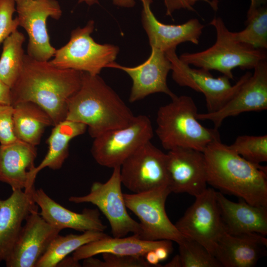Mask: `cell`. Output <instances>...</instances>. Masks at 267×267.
I'll use <instances>...</instances> for the list:
<instances>
[{"instance_id":"cell-24","label":"cell","mask_w":267,"mask_h":267,"mask_svg":"<svg viewBox=\"0 0 267 267\" xmlns=\"http://www.w3.org/2000/svg\"><path fill=\"white\" fill-rule=\"evenodd\" d=\"M169 241L145 240L135 235L122 237L108 236L83 245L73 253L72 257L75 260L80 261L105 253L144 257L149 251L166 244Z\"/></svg>"},{"instance_id":"cell-26","label":"cell","mask_w":267,"mask_h":267,"mask_svg":"<svg viewBox=\"0 0 267 267\" xmlns=\"http://www.w3.org/2000/svg\"><path fill=\"white\" fill-rule=\"evenodd\" d=\"M53 127L46 141L48 145L47 152L32 172V178L34 181L39 172L45 168L53 170L60 169L68 156L70 141L83 134L87 129L83 124L66 120Z\"/></svg>"},{"instance_id":"cell-5","label":"cell","mask_w":267,"mask_h":267,"mask_svg":"<svg viewBox=\"0 0 267 267\" xmlns=\"http://www.w3.org/2000/svg\"><path fill=\"white\" fill-rule=\"evenodd\" d=\"M209 24L216 31L215 44L201 51L181 54L179 58L183 62L208 71H219L233 80L234 68L254 69L260 62L267 60L266 50L255 49L234 40L221 18L214 17Z\"/></svg>"},{"instance_id":"cell-27","label":"cell","mask_w":267,"mask_h":267,"mask_svg":"<svg viewBox=\"0 0 267 267\" xmlns=\"http://www.w3.org/2000/svg\"><path fill=\"white\" fill-rule=\"evenodd\" d=\"M108 236L102 231L89 230L81 234H58L52 240L35 267H55L69 254L83 245Z\"/></svg>"},{"instance_id":"cell-21","label":"cell","mask_w":267,"mask_h":267,"mask_svg":"<svg viewBox=\"0 0 267 267\" xmlns=\"http://www.w3.org/2000/svg\"><path fill=\"white\" fill-rule=\"evenodd\" d=\"M33 199L41 209L39 214L51 225L61 231L70 228L82 232H103L107 228L97 209L85 208L81 213L73 212L53 200L42 188L35 189Z\"/></svg>"},{"instance_id":"cell-3","label":"cell","mask_w":267,"mask_h":267,"mask_svg":"<svg viewBox=\"0 0 267 267\" xmlns=\"http://www.w3.org/2000/svg\"><path fill=\"white\" fill-rule=\"evenodd\" d=\"M134 117L99 75L82 72L80 87L68 101L65 120L85 125L89 135L95 138L128 125Z\"/></svg>"},{"instance_id":"cell-17","label":"cell","mask_w":267,"mask_h":267,"mask_svg":"<svg viewBox=\"0 0 267 267\" xmlns=\"http://www.w3.org/2000/svg\"><path fill=\"white\" fill-rule=\"evenodd\" d=\"M151 48L150 56L139 65L128 67L114 62L109 67L122 70L131 78L132 86L129 98L131 103L156 93H163L171 98L176 95L167 85L171 63L166 52L154 47Z\"/></svg>"},{"instance_id":"cell-4","label":"cell","mask_w":267,"mask_h":267,"mask_svg":"<svg viewBox=\"0 0 267 267\" xmlns=\"http://www.w3.org/2000/svg\"><path fill=\"white\" fill-rule=\"evenodd\" d=\"M157 112L155 133L164 149L190 148L203 152L213 141L220 139L218 129L201 125L197 108L189 96L176 95Z\"/></svg>"},{"instance_id":"cell-32","label":"cell","mask_w":267,"mask_h":267,"mask_svg":"<svg viewBox=\"0 0 267 267\" xmlns=\"http://www.w3.org/2000/svg\"><path fill=\"white\" fill-rule=\"evenodd\" d=\"M103 261L89 257L84 259L86 267H151L143 256L102 254Z\"/></svg>"},{"instance_id":"cell-15","label":"cell","mask_w":267,"mask_h":267,"mask_svg":"<svg viewBox=\"0 0 267 267\" xmlns=\"http://www.w3.org/2000/svg\"><path fill=\"white\" fill-rule=\"evenodd\" d=\"M166 154L169 187L171 192L186 193L195 197L207 188L203 152L178 148L169 150Z\"/></svg>"},{"instance_id":"cell-2","label":"cell","mask_w":267,"mask_h":267,"mask_svg":"<svg viewBox=\"0 0 267 267\" xmlns=\"http://www.w3.org/2000/svg\"><path fill=\"white\" fill-rule=\"evenodd\" d=\"M208 184L255 206L267 207V169L252 163L222 142L210 143L203 151Z\"/></svg>"},{"instance_id":"cell-23","label":"cell","mask_w":267,"mask_h":267,"mask_svg":"<svg viewBox=\"0 0 267 267\" xmlns=\"http://www.w3.org/2000/svg\"><path fill=\"white\" fill-rule=\"evenodd\" d=\"M216 198L226 232L232 235H267V207L253 205L244 200L234 202L219 191H216Z\"/></svg>"},{"instance_id":"cell-35","label":"cell","mask_w":267,"mask_h":267,"mask_svg":"<svg viewBox=\"0 0 267 267\" xmlns=\"http://www.w3.org/2000/svg\"><path fill=\"white\" fill-rule=\"evenodd\" d=\"M166 8V15L171 16L176 10L181 9L195 11L193 7L187 4L185 0H163Z\"/></svg>"},{"instance_id":"cell-8","label":"cell","mask_w":267,"mask_h":267,"mask_svg":"<svg viewBox=\"0 0 267 267\" xmlns=\"http://www.w3.org/2000/svg\"><path fill=\"white\" fill-rule=\"evenodd\" d=\"M169 186L145 192L124 193L126 207L138 218L141 232L137 237L145 240H169L178 242L183 236L169 219L165 210Z\"/></svg>"},{"instance_id":"cell-10","label":"cell","mask_w":267,"mask_h":267,"mask_svg":"<svg viewBox=\"0 0 267 267\" xmlns=\"http://www.w3.org/2000/svg\"><path fill=\"white\" fill-rule=\"evenodd\" d=\"M121 185L120 167H115L106 182L95 181L88 194L70 196L68 200L74 203H90L95 205L108 221L113 237H124L129 233L138 236L141 232L140 224L127 212Z\"/></svg>"},{"instance_id":"cell-40","label":"cell","mask_w":267,"mask_h":267,"mask_svg":"<svg viewBox=\"0 0 267 267\" xmlns=\"http://www.w3.org/2000/svg\"><path fill=\"white\" fill-rule=\"evenodd\" d=\"M186 2L190 6L193 7V6L195 4V3L199 0L204 1L208 3L211 7L215 11H217L218 9V0H185Z\"/></svg>"},{"instance_id":"cell-11","label":"cell","mask_w":267,"mask_h":267,"mask_svg":"<svg viewBox=\"0 0 267 267\" xmlns=\"http://www.w3.org/2000/svg\"><path fill=\"white\" fill-rule=\"evenodd\" d=\"M19 26L28 36L27 54L41 61H47L56 49L50 42L47 19H60L62 10L56 0H14Z\"/></svg>"},{"instance_id":"cell-18","label":"cell","mask_w":267,"mask_h":267,"mask_svg":"<svg viewBox=\"0 0 267 267\" xmlns=\"http://www.w3.org/2000/svg\"><path fill=\"white\" fill-rule=\"evenodd\" d=\"M142 3L141 19L151 47L166 52L180 44H198L204 26L196 18L178 25L164 24L155 17L151 8L153 0H139Z\"/></svg>"},{"instance_id":"cell-13","label":"cell","mask_w":267,"mask_h":267,"mask_svg":"<svg viewBox=\"0 0 267 267\" xmlns=\"http://www.w3.org/2000/svg\"><path fill=\"white\" fill-rule=\"evenodd\" d=\"M122 184L134 193L169 186L167 154L148 141L120 166Z\"/></svg>"},{"instance_id":"cell-16","label":"cell","mask_w":267,"mask_h":267,"mask_svg":"<svg viewBox=\"0 0 267 267\" xmlns=\"http://www.w3.org/2000/svg\"><path fill=\"white\" fill-rule=\"evenodd\" d=\"M10 253L7 267H35L52 240L61 231L48 223L38 211L26 218Z\"/></svg>"},{"instance_id":"cell-12","label":"cell","mask_w":267,"mask_h":267,"mask_svg":"<svg viewBox=\"0 0 267 267\" xmlns=\"http://www.w3.org/2000/svg\"><path fill=\"white\" fill-rule=\"evenodd\" d=\"M184 236L204 246L214 256L218 241L225 232L216 198V191L207 188L175 224Z\"/></svg>"},{"instance_id":"cell-20","label":"cell","mask_w":267,"mask_h":267,"mask_svg":"<svg viewBox=\"0 0 267 267\" xmlns=\"http://www.w3.org/2000/svg\"><path fill=\"white\" fill-rule=\"evenodd\" d=\"M34 190H13L7 198L0 199V263L12 251L23 222L32 212L38 211Z\"/></svg>"},{"instance_id":"cell-41","label":"cell","mask_w":267,"mask_h":267,"mask_svg":"<svg viewBox=\"0 0 267 267\" xmlns=\"http://www.w3.org/2000/svg\"><path fill=\"white\" fill-rule=\"evenodd\" d=\"M165 267H182L179 255H176L171 261L164 266Z\"/></svg>"},{"instance_id":"cell-37","label":"cell","mask_w":267,"mask_h":267,"mask_svg":"<svg viewBox=\"0 0 267 267\" xmlns=\"http://www.w3.org/2000/svg\"><path fill=\"white\" fill-rule=\"evenodd\" d=\"M0 104L11 105V88L0 79Z\"/></svg>"},{"instance_id":"cell-39","label":"cell","mask_w":267,"mask_h":267,"mask_svg":"<svg viewBox=\"0 0 267 267\" xmlns=\"http://www.w3.org/2000/svg\"><path fill=\"white\" fill-rule=\"evenodd\" d=\"M79 262L72 257L67 256L58 264L57 267H81Z\"/></svg>"},{"instance_id":"cell-33","label":"cell","mask_w":267,"mask_h":267,"mask_svg":"<svg viewBox=\"0 0 267 267\" xmlns=\"http://www.w3.org/2000/svg\"><path fill=\"white\" fill-rule=\"evenodd\" d=\"M14 0H0V44L19 27Z\"/></svg>"},{"instance_id":"cell-31","label":"cell","mask_w":267,"mask_h":267,"mask_svg":"<svg viewBox=\"0 0 267 267\" xmlns=\"http://www.w3.org/2000/svg\"><path fill=\"white\" fill-rule=\"evenodd\" d=\"M229 148L247 161L256 165L267 161V135H240Z\"/></svg>"},{"instance_id":"cell-1","label":"cell","mask_w":267,"mask_h":267,"mask_svg":"<svg viewBox=\"0 0 267 267\" xmlns=\"http://www.w3.org/2000/svg\"><path fill=\"white\" fill-rule=\"evenodd\" d=\"M82 75V72L59 68L25 54L21 74L11 88V105L35 103L47 113L54 126L65 120L68 101L80 87Z\"/></svg>"},{"instance_id":"cell-9","label":"cell","mask_w":267,"mask_h":267,"mask_svg":"<svg viewBox=\"0 0 267 267\" xmlns=\"http://www.w3.org/2000/svg\"><path fill=\"white\" fill-rule=\"evenodd\" d=\"M176 49H172L165 52L171 63L173 79L180 86L189 87L203 93L209 113L221 109L252 75L250 72H247L232 85L230 79L224 75L215 78L210 71L191 68L180 59Z\"/></svg>"},{"instance_id":"cell-7","label":"cell","mask_w":267,"mask_h":267,"mask_svg":"<svg viewBox=\"0 0 267 267\" xmlns=\"http://www.w3.org/2000/svg\"><path fill=\"white\" fill-rule=\"evenodd\" d=\"M150 119L145 115L134 117L127 126L107 131L94 138L91 154L100 165L114 168L123 162L153 136Z\"/></svg>"},{"instance_id":"cell-36","label":"cell","mask_w":267,"mask_h":267,"mask_svg":"<svg viewBox=\"0 0 267 267\" xmlns=\"http://www.w3.org/2000/svg\"><path fill=\"white\" fill-rule=\"evenodd\" d=\"M98 0H78V3H85L89 6L98 3ZM113 4L123 8H132L135 4V0H112Z\"/></svg>"},{"instance_id":"cell-14","label":"cell","mask_w":267,"mask_h":267,"mask_svg":"<svg viewBox=\"0 0 267 267\" xmlns=\"http://www.w3.org/2000/svg\"><path fill=\"white\" fill-rule=\"evenodd\" d=\"M254 72L244 82L236 93L220 110L197 113L199 121H211L218 129L226 118L250 111L267 109V61L264 60L254 68Z\"/></svg>"},{"instance_id":"cell-38","label":"cell","mask_w":267,"mask_h":267,"mask_svg":"<svg viewBox=\"0 0 267 267\" xmlns=\"http://www.w3.org/2000/svg\"><path fill=\"white\" fill-rule=\"evenodd\" d=\"M144 258L147 262L151 266V267H161L159 264L160 261L158 258L156 253L154 250H151L147 252Z\"/></svg>"},{"instance_id":"cell-25","label":"cell","mask_w":267,"mask_h":267,"mask_svg":"<svg viewBox=\"0 0 267 267\" xmlns=\"http://www.w3.org/2000/svg\"><path fill=\"white\" fill-rule=\"evenodd\" d=\"M12 106L13 131L16 139L35 146L39 145L45 128L53 126L49 116L32 102H22Z\"/></svg>"},{"instance_id":"cell-6","label":"cell","mask_w":267,"mask_h":267,"mask_svg":"<svg viewBox=\"0 0 267 267\" xmlns=\"http://www.w3.org/2000/svg\"><path fill=\"white\" fill-rule=\"evenodd\" d=\"M94 29V21L89 20L83 27L72 30L69 41L56 49L51 64L59 68L72 69L99 75L101 70L115 60L119 52L117 45L99 44L91 35Z\"/></svg>"},{"instance_id":"cell-22","label":"cell","mask_w":267,"mask_h":267,"mask_svg":"<svg viewBox=\"0 0 267 267\" xmlns=\"http://www.w3.org/2000/svg\"><path fill=\"white\" fill-rule=\"evenodd\" d=\"M267 247L265 236L256 233L232 235L225 231L214 256L222 267H253L267 254Z\"/></svg>"},{"instance_id":"cell-19","label":"cell","mask_w":267,"mask_h":267,"mask_svg":"<svg viewBox=\"0 0 267 267\" xmlns=\"http://www.w3.org/2000/svg\"><path fill=\"white\" fill-rule=\"evenodd\" d=\"M37 155L36 146L16 139L0 145V181L12 189L33 191L32 174Z\"/></svg>"},{"instance_id":"cell-29","label":"cell","mask_w":267,"mask_h":267,"mask_svg":"<svg viewBox=\"0 0 267 267\" xmlns=\"http://www.w3.org/2000/svg\"><path fill=\"white\" fill-rule=\"evenodd\" d=\"M246 28L230 32L231 38L239 43L258 49H267V8L265 4L247 13Z\"/></svg>"},{"instance_id":"cell-28","label":"cell","mask_w":267,"mask_h":267,"mask_svg":"<svg viewBox=\"0 0 267 267\" xmlns=\"http://www.w3.org/2000/svg\"><path fill=\"white\" fill-rule=\"evenodd\" d=\"M25 38L16 30L2 43L0 57V79L11 88L22 71L25 56L23 45Z\"/></svg>"},{"instance_id":"cell-34","label":"cell","mask_w":267,"mask_h":267,"mask_svg":"<svg viewBox=\"0 0 267 267\" xmlns=\"http://www.w3.org/2000/svg\"><path fill=\"white\" fill-rule=\"evenodd\" d=\"M12 105L0 104V143L6 144L16 139L13 131Z\"/></svg>"},{"instance_id":"cell-30","label":"cell","mask_w":267,"mask_h":267,"mask_svg":"<svg viewBox=\"0 0 267 267\" xmlns=\"http://www.w3.org/2000/svg\"><path fill=\"white\" fill-rule=\"evenodd\" d=\"M177 244L182 267H222L216 257L197 241L184 236Z\"/></svg>"},{"instance_id":"cell-42","label":"cell","mask_w":267,"mask_h":267,"mask_svg":"<svg viewBox=\"0 0 267 267\" xmlns=\"http://www.w3.org/2000/svg\"><path fill=\"white\" fill-rule=\"evenodd\" d=\"M266 0H250V6L248 12H250L259 6L265 4Z\"/></svg>"}]
</instances>
